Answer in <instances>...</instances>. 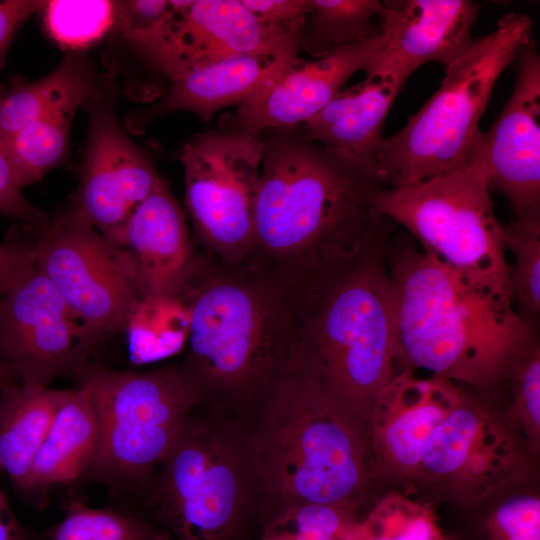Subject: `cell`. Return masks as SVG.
I'll list each match as a JSON object with an SVG mask.
<instances>
[{
  "label": "cell",
  "instance_id": "6da1fadb",
  "mask_svg": "<svg viewBox=\"0 0 540 540\" xmlns=\"http://www.w3.org/2000/svg\"><path fill=\"white\" fill-rule=\"evenodd\" d=\"M253 235L241 265L303 298L385 244L396 226L376 187L309 140L301 125L259 135Z\"/></svg>",
  "mask_w": 540,
  "mask_h": 540
},
{
  "label": "cell",
  "instance_id": "7a4b0ae2",
  "mask_svg": "<svg viewBox=\"0 0 540 540\" xmlns=\"http://www.w3.org/2000/svg\"><path fill=\"white\" fill-rule=\"evenodd\" d=\"M386 263L396 372L423 370L485 395L538 341L536 322L405 233L390 236Z\"/></svg>",
  "mask_w": 540,
  "mask_h": 540
},
{
  "label": "cell",
  "instance_id": "3957f363",
  "mask_svg": "<svg viewBox=\"0 0 540 540\" xmlns=\"http://www.w3.org/2000/svg\"><path fill=\"white\" fill-rule=\"evenodd\" d=\"M182 293L190 307L183 364L203 403L247 423L293 368L300 298L244 265L201 260Z\"/></svg>",
  "mask_w": 540,
  "mask_h": 540
},
{
  "label": "cell",
  "instance_id": "277c9868",
  "mask_svg": "<svg viewBox=\"0 0 540 540\" xmlns=\"http://www.w3.org/2000/svg\"><path fill=\"white\" fill-rule=\"evenodd\" d=\"M246 425L266 519L301 504L359 513L381 494L364 431L295 367Z\"/></svg>",
  "mask_w": 540,
  "mask_h": 540
},
{
  "label": "cell",
  "instance_id": "5b68a950",
  "mask_svg": "<svg viewBox=\"0 0 540 540\" xmlns=\"http://www.w3.org/2000/svg\"><path fill=\"white\" fill-rule=\"evenodd\" d=\"M387 242L300 302L293 367L365 435L374 402L396 372Z\"/></svg>",
  "mask_w": 540,
  "mask_h": 540
},
{
  "label": "cell",
  "instance_id": "8992f818",
  "mask_svg": "<svg viewBox=\"0 0 540 540\" xmlns=\"http://www.w3.org/2000/svg\"><path fill=\"white\" fill-rule=\"evenodd\" d=\"M145 493L134 513L176 540H256L266 521L246 423L204 403Z\"/></svg>",
  "mask_w": 540,
  "mask_h": 540
},
{
  "label": "cell",
  "instance_id": "52a82bcc",
  "mask_svg": "<svg viewBox=\"0 0 540 540\" xmlns=\"http://www.w3.org/2000/svg\"><path fill=\"white\" fill-rule=\"evenodd\" d=\"M531 26L527 15L509 13L446 66L438 90L399 132L384 138L376 168L381 188L410 186L476 160L479 121L496 81L531 38Z\"/></svg>",
  "mask_w": 540,
  "mask_h": 540
},
{
  "label": "cell",
  "instance_id": "ba28073f",
  "mask_svg": "<svg viewBox=\"0 0 540 540\" xmlns=\"http://www.w3.org/2000/svg\"><path fill=\"white\" fill-rule=\"evenodd\" d=\"M73 379L88 393L98 423L96 452L84 476L115 490L145 492L204 402L200 383L184 364L134 372L89 363Z\"/></svg>",
  "mask_w": 540,
  "mask_h": 540
},
{
  "label": "cell",
  "instance_id": "9c48e42d",
  "mask_svg": "<svg viewBox=\"0 0 540 540\" xmlns=\"http://www.w3.org/2000/svg\"><path fill=\"white\" fill-rule=\"evenodd\" d=\"M373 203L425 252L513 306L503 225L478 156L461 169L410 186L376 188Z\"/></svg>",
  "mask_w": 540,
  "mask_h": 540
},
{
  "label": "cell",
  "instance_id": "30bf717a",
  "mask_svg": "<svg viewBox=\"0 0 540 540\" xmlns=\"http://www.w3.org/2000/svg\"><path fill=\"white\" fill-rule=\"evenodd\" d=\"M35 235L36 266L76 317L101 338L125 331L144 296L128 252L69 205Z\"/></svg>",
  "mask_w": 540,
  "mask_h": 540
},
{
  "label": "cell",
  "instance_id": "8fae6325",
  "mask_svg": "<svg viewBox=\"0 0 540 540\" xmlns=\"http://www.w3.org/2000/svg\"><path fill=\"white\" fill-rule=\"evenodd\" d=\"M539 465L481 397L464 388L427 440L408 494L463 506L504 479Z\"/></svg>",
  "mask_w": 540,
  "mask_h": 540
},
{
  "label": "cell",
  "instance_id": "7c38bea8",
  "mask_svg": "<svg viewBox=\"0 0 540 540\" xmlns=\"http://www.w3.org/2000/svg\"><path fill=\"white\" fill-rule=\"evenodd\" d=\"M263 152L260 136L222 128L195 135L181 150L186 208L223 265H240L250 249Z\"/></svg>",
  "mask_w": 540,
  "mask_h": 540
},
{
  "label": "cell",
  "instance_id": "4fadbf2b",
  "mask_svg": "<svg viewBox=\"0 0 540 540\" xmlns=\"http://www.w3.org/2000/svg\"><path fill=\"white\" fill-rule=\"evenodd\" d=\"M100 340L37 266L0 298V358L18 381L73 378Z\"/></svg>",
  "mask_w": 540,
  "mask_h": 540
},
{
  "label": "cell",
  "instance_id": "5bb4252c",
  "mask_svg": "<svg viewBox=\"0 0 540 540\" xmlns=\"http://www.w3.org/2000/svg\"><path fill=\"white\" fill-rule=\"evenodd\" d=\"M119 87L86 100L88 133L80 179L69 206L102 235L119 244L134 210L160 180L150 157L119 122Z\"/></svg>",
  "mask_w": 540,
  "mask_h": 540
},
{
  "label": "cell",
  "instance_id": "9a60e30c",
  "mask_svg": "<svg viewBox=\"0 0 540 540\" xmlns=\"http://www.w3.org/2000/svg\"><path fill=\"white\" fill-rule=\"evenodd\" d=\"M172 3L173 21L152 69L164 83L241 56L299 57L302 31L262 22L241 0Z\"/></svg>",
  "mask_w": 540,
  "mask_h": 540
},
{
  "label": "cell",
  "instance_id": "2e32d148",
  "mask_svg": "<svg viewBox=\"0 0 540 540\" xmlns=\"http://www.w3.org/2000/svg\"><path fill=\"white\" fill-rule=\"evenodd\" d=\"M464 386L411 370L396 372L377 396L366 426L371 468L380 493L405 492L427 440L459 401Z\"/></svg>",
  "mask_w": 540,
  "mask_h": 540
},
{
  "label": "cell",
  "instance_id": "e0dca14e",
  "mask_svg": "<svg viewBox=\"0 0 540 540\" xmlns=\"http://www.w3.org/2000/svg\"><path fill=\"white\" fill-rule=\"evenodd\" d=\"M510 98L487 132L478 158L490 189L514 217L540 209V57L534 38L519 50Z\"/></svg>",
  "mask_w": 540,
  "mask_h": 540
},
{
  "label": "cell",
  "instance_id": "ac0fdd59",
  "mask_svg": "<svg viewBox=\"0 0 540 540\" xmlns=\"http://www.w3.org/2000/svg\"><path fill=\"white\" fill-rule=\"evenodd\" d=\"M379 33L364 42L306 61L299 58L252 99L225 116L220 128L259 136L268 129L302 125L319 112L357 71L366 70L378 54Z\"/></svg>",
  "mask_w": 540,
  "mask_h": 540
},
{
  "label": "cell",
  "instance_id": "d6986e66",
  "mask_svg": "<svg viewBox=\"0 0 540 540\" xmlns=\"http://www.w3.org/2000/svg\"><path fill=\"white\" fill-rule=\"evenodd\" d=\"M378 18L381 45L365 70L405 81L428 62L446 66L472 44L480 5L470 0H385Z\"/></svg>",
  "mask_w": 540,
  "mask_h": 540
},
{
  "label": "cell",
  "instance_id": "ffe728a7",
  "mask_svg": "<svg viewBox=\"0 0 540 540\" xmlns=\"http://www.w3.org/2000/svg\"><path fill=\"white\" fill-rule=\"evenodd\" d=\"M404 82L387 73H370L342 89L301 125L302 132L361 178L379 187L376 168L383 127Z\"/></svg>",
  "mask_w": 540,
  "mask_h": 540
},
{
  "label": "cell",
  "instance_id": "44dd1931",
  "mask_svg": "<svg viewBox=\"0 0 540 540\" xmlns=\"http://www.w3.org/2000/svg\"><path fill=\"white\" fill-rule=\"evenodd\" d=\"M119 245L135 265L144 296L181 294L199 260L185 213L163 178L129 217Z\"/></svg>",
  "mask_w": 540,
  "mask_h": 540
},
{
  "label": "cell",
  "instance_id": "7402d4cb",
  "mask_svg": "<svg viewBox=\"0 0 540 540\" xmlns=\"http://www.w3.org/2000/svg\"><path fill=\"white\" fill-rule=\"evenodd\" d=\"M299 58L241 56L197 69L170 82L152 104L129 111L124 126L140 134L156 118L181 111L207 123L223 108L248 102Z\"/></svg>",
  "mask_w": 540,
  "mask_h": 540
},
{
  "label": "cell",
  "instance_id": "603a6c76",
  "mask_svg": "<svg viewBox=\"0 0 540 540\" xmlns=\"http://www.w3.org/2000/svg\"><path fill=\"white\" fill-rule=\"evenodd\" d=\"M119 87L83 51H69L49 74L35 81L14 75L0 83V144L31 122L68 104L83 103Z\"/></svg>",
  "mask_w": 540,
  "mask_h": 540
},
{
  "label": "cell",
  "instance_id": "cb8c5ba5",
  "mask_svg": "<svg viewBox=\"0 0 540 540\" xmlns=\"http://www.w3.org/2000/svg\"><path fill=\"white\" fill-rule=\"evenodd\" d=\"M97 442L98 423L88 393L79 386L66 389L22 492L36 506L44 507L52 487L71 484L84 476Z\"/></svg>",
  "mask_w": 540,
  "mask_h": 540
},
{
  "label": "cell",
  "instance_id": "d4e9b609",
  "mask_svg": "<svg viewBox=\"0 0 540 540\" xmlns=\"http://www.w3.org/2000/svg\"><path fill=\"white\" fill-rule=\"evenodd\" d=\"M66 389L8 382L0 391V471L23 491Z\"/></svg>",
  "mask_w": 540,
  "mask_h": 540
},
{
  "label": "cell",
  "instance_id": "484cf974",
  "mask_svg": "<svg viewBox=\"0 0 540 540\" xmlns=\"http://www.w3.org/2000/svg\"><path fill=\"white\" fill-rule=\"evenodd\" d=\"M456 509L472 540H540L539 465L504 479Z\"/></svg>",
  "mask_w": 540,
  "mask_h": 540
},
{
  "label": "cell",
  "instance_id": "4316f807",
  "mask_svg": "<svg viewBox=\"0 0 540 540\" xmlns=\"http://www.w3.org/2000/svg\"><path fill=\"white\" fill-rule=\"evenodd\" d=\"M532 455L540 457V344L534 343L489 393L479 395Z\"/></svg>",
  "mask_w": 540,
  "mask_h": 540
},
{
  "label": "cell",
  "instance_id": "83f0119b",
  "mask_svg": "<svg viewBox=\"0 0 540 540\" xmlns=\"http://www.w3.org/2000/svg\"><path fill=\"white\" fill-rule=\"evenodd\" d=\"M81 105L68 104L31 122L0 144L18 186L39 181L65 159L73 118Z\"/></svg>",
  "mask_w": 540,
  "mask_h": 540
},
{
  "label": "cell",
  "instance_id": "f1b7e54d",
  "mask_svg": "<svg viewBox=\"0 0 540 540\" xmlns=\"http://www.w3.org/2000/svg\"><path fill=\"white\" fill-rule=\"evenodd\" d=\"M384 9L379 0H309L304 16L301 50L314 58L378 34L373 20Z\"/></svg>",
  "mask_w": 540,
  "mask_h": 540
},
{
  "label": "cell",
  "instance_id": "f546056e",
  "mask_svg": "<svg viewBox=\"0 0 540 540\" xmlns=\"http://www.w3.org/2000/svg\"><path fill=\"white\" fill-rule=\"evenodd\" d=\"M190 307L183 293L143 296L125 331L133 355L141 361L171 355L188 340Z\"/></svg>",
  "mask_w": 540,
  "mask_h": 540
},
{
  "label": "cell",
  "instance_id": "4dcf8cb0",
  "mask_svg": "<svg viewBox=\"0 0 540 540\" xmlns=\"http://www.w3.org/2000/svg\"><path fill=\"white\" fill-rule=\"evenodd\" d=\"M65 510L64 519L46 530L48 540H170L164 529L127 509L89 508L71 499Z\"/></svg>",
  "mask_w": 540,
  "mask_h": 540
},
{
  "label": "cell",
  "instance_id": "1f68e13d",
  "mask_svg": "<svg viewBox=\"0 0 540 540\" xmlns=\"http://www.w3.org/2000/svg\"><path fill=\"white\" fill-rule=\"evenodd\" d=\"M256 540H365V536L359 513L301 504L270 515Z\"/></svg>",
  "mask_w": 540,
  "mask_h": 540
},
{
  "label": "cell",
  "instance_id": "d6a6232c",
  "mask_svg": "<svg viewBox=\"0 0 540 540\" xmlns=\"http://www.w3.org/2000/svg\"><path fill=\"white\" fill-rule=\"evenodd\" d=\"M506 252H511L509 285L513 306L526 321L540 311V209L503 225Z\"/></svg>",
  "mask_w": 540,
  "mask_h": 540
},
{
  "label": "cell",
  "instance_id": "836d02e7",
  "mask_svg": "<svg viewBox=\"0 0 540 540\" xmlns=\"http://www.w3.org/2000/svg\"><path fill=\"white\" fill-rule=\"evenodd\" d=\"M363 519L365 540H438L434 507L408 494L389 490L378 495Z\"/></svg>",
  "mask_w": 540,
  "mask_h": 540
},
{
  "label": "cell",
  "instance_id": "e575fe53",
  "mask_svg": "<svg viewBox=\"0 0 540 540\" xmlns=\"http://www.w3.org/2000/svg\"><path fill=\"white\" fill-rule=\"evenodd\" d=\"M49 36L63 49L83 51L107 37L115 13V1L51 0L43 9Z\"/></svg>",
  "mask_w": 540,
  "mask_h": 540
},
{
  "label": "cell",
  "instance_id": "d590c367",
  "mask_svg": "<svg viewBox=\"0 0 540 540\" xmlns=\"http://www.w3.org/2000/svg\"><path fill=\"white\" fill-rule=\"evenodd\" d=\"M0 214L19 220L29 231L36 233L49 215L32 206L16 183L10 166L0 150Z\"/></svg>",
  "mask_w": 540,
  "mask_h": 540
},
{
  "label": "cell",
  "instance_id": "8d00e7d4",
  "mask_svg": "<svg viewBox=\"0 0 540 540\" xmlns=\"http://www.w3.org/2000/svg\"><path fill=\"white\" fill-rule=\"evenodd\" d=\"M262 22L287 30L302 31L309 0H241Z\"/></svg>",
  "mask_w": 540,
  "mask_h": 540
},
{
  "label": "cell",
  "instance_id": "74e56055",
  "mask_svg": "<svg viewBox=\"0 0 540 540\" xmlns=\"http://www.w3.org/2000/svg\"><path fill=\"white\" fill-rule=\"evenodd\" d=\"M45 3L43 0H0V69L5 68L8 50L20 28L41 11Z\"/></svg>",
  "mask_w": 540,
  "mask_h": 540
},
{
  "label": "cell",
  "instance_id": "f35d334b",
  "mask_svg": "<svg viewBox=\"0 0 540 540\" xmlns=\"http://www.w3.org/2000/svg\"><path fill=\"white\" fill-rule=\"evenodd\" d=\"M36 266L34 246L0 243V298Z\"/></svg>",
  "mask_w": 540,
  "mask_h": 540
},
{
  "label": "cell",
  "instance_id": "ab89813d",
  "mask_svg": "<svg viewBox=\"0 0 540 540\" xmlns=\"http://www.w3.org/2000/svg\"><path fill=\"white\" fill-rule=\"evenodd\" d=\"M0 540H38V536L19 523L0 489Z\"/></svg>",
  "mask_w": 540,
  "mask_h": 540
},
{
  "label": "cell",
  "instance_id": "60d3db41",
  "mask_svg": "<svg viewBox=\"0 0 540 540\" xmlns=\"http://www.w3.org/2000/svg\"><path fill=\"white\" fill-rule=\"evenodd\" d=\"M17 380L8 365L0 358V391L10 381Z\"/></svg>",
  "mask_w": 540,
  "mask_h": 540
},
{
  "label": "cell",
  "instance_id": "b9f144b4",
  "mask_svg": "<svg viewBox=\"0 0 540 540\" xmlns=\"http://www.w3.org/2000/svg\"><path fill=\"white\" fill-rule=\"evenodd\" d=\"M438 540H457V538L446 536L444 534H441V536L438 538Z\"/></svg>",
  "mask_w": 540,
  "mask_h": 540
}]
</instances>
